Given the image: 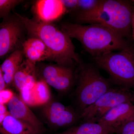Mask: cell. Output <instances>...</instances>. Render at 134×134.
I'll list each match as a JSON object with an SVG mask.
<instances>
[{
    "mask_svg": "<svg viewBox=\"0 0 134 134\" xmlns=\"http://www.w3.org/2000/svg\"><path fill=\"white\" fill-rule=\"evenodd\" d=\"M61 30L70 38L79 41L93 58L108 52L122 50L131 45L128 40L102 25L67 23L62 25Z\"/></svg>",
    "mask_w": 134,
    "mask_h": 134,
    "instance_id": "1",
    "label": "cell"
},
{
    "mask_svg": "<svg viewBox=\"0 0 134 134\" xmlns=\"http://www.w3.org/2000/svg\"><path fill=\"white\" fill-rule=\"evenodd\" d=\"M23 23L31 37L41 40L48 48L53 60L58 65L70 66L75 63L81 64L71 38L51 23L30 18L15 12Z\"/></svg>",
    "mask_w": 134,
    "mask_h": 134,
    "instance_id": "2",
    "label": "cell"
},
{
    "mask_svg": "<svg viewBox=\"0 0 134 134\" xmlns=\"http://www.w3.org/2000/svg\"><path fill=\"white\" fill-rule=\"evenodd\" d=\"M134 12L132 1L102 0L92 10L76 12L80 24L102 25L114 31L127 40L132 38V22Z\"/></svg>",
    "mask_w": 134,
    "mask_h": 134,
    "instance_id": "3",
    "label": "cell"
},
{
    "mask_svg": "<svg viewBox=\"0 0 134 134\" xmlns=\"http://www.w3.org/2000/svg\"><path fill=\"white\" fill-rule=\"evenodd\" d=\"M93 59L98 67L108 73L110 81L122 88H134L133 46Z\"/></svg>",
    "mask_w": 134,
    "mask_h": 134,
    "instance_id": "4",
    "label": "cell"
},
{
    "mask_svg": "<svg viewBox=\"0 0 134 134\" xmlns=\"http://www.w3.org/2000/svg\"><path fill=\"white\" fill-rule=\"evenodd\" d=\"M111 88L110 81L92 64H80L76 93L82 111Z\"/></svg>",
    "mask_w": 134,
    "mask_h": 134,
    "instance_id": "5",
    "label": "cell"
},
{
    "mask_svg": "<svg viewBox=\"0 0 134 134\" xmlns=\"http://www.w3.org/2000/svg\"><path fill=\"white\" fill-rule=\"evenodd\" d=\"M134 93L129 89L111 88L98 98L95 103L82 111L81 117L85 122H98L111 109L121 103L132 102Z\"/></svg>",
    "mask_w": 134,
    "mask_h": 134,
    "instance_id": "6",
    "label": "cell"
},
{
    "mask_svg": "<svg viewBox=\"0 0 134 134\" xmlns=\"http://www.w3.org/2000/svg\"><path fill=\"white\" fill-rule=\"evenodd\" d=\"M25 30L23 23L15 15L5 18L0 25L1 59L16 50Z\"/></svg>",
    "mask_w": 134,
    "mask_h": 134,
    "instance_id": "7",
    "label": "cell"
},
{
    "mask_svg": "<svg viewBox=\"0 0 134 134\" xmlns=\"http://www.w3.org/2000/svg\"><path fill=\"white\" fill-rule=\"evenodd\" d=\"M44 107L43 112L50 125L62 127L73 124L77 116L73 110L58 102L48 103Z\"/></svg>",
    "mask_w": 134,
    "mask_h": 134,
    "instance_id": "8",
    "label": "cell"
},
{
    "mask_svg": "<svg viewBox=\"0 0 134 134\" xmlns=\"http://www.w3.org/2000/svg\"><path fill=\"white\" fill-rule=\"evenodd\" d=\"M8 108L11 115L32 128L38 134H41L43 132L42 122L23 100L21 96L15 94L8 104Z\"/></svg>",
    "mask_w": 134,
    "mask_h": 134,
    "instance_id": "9",
    "label": "cell"
},
{
    "mask_svg": "<svg viewBox=\"0 0 134 134\" xmlns=\"http://www.w3.org/2000/svg\"><path fill=\"white\" fill-rule=\"evenodd\" d=\"M133 118L134 104L132 102H127L115 106L98 122L113 128L117 131L123 124Z\"/></svg>",
    "mask_w": 134,
    "mask_h": 134,
    "instance_id": "10",
    "label": "cell"
},
{
    "mask_svg": "<svg viewBox=\"0 0 134 134\" xmlns=\"http://www.w3.org/2000/svg\"><path fill=\"white\" fill-rule=\"evenodd\" d=\"M34 10L36 19L51 23L67 13L62 0L38 1L34 4Z\"/></svg>",
    "mask_w": 134,
    "mask_h": 134,
    "instance_id": "11",
    "label": "cell"
},
{
    "mask_svg": "<svg viewBox=\"0 0 134 134\" xmlns=\"http://www.w3.org/2000/svg\"><path fill=\"white\" fill-rule=\"evenodd\" d=\"M22 47L26 60L34 65L39 62L53 60L50 50L44 43L37 38L31 37L24 41Z\"/></svg>",
    "mask_w": 134,
    "mask_h": 134,
    "instance_id": "12",
    "label": "cell"
},
{
    "mask_svg": "<svg viewBox=\"0 0 134 134\" xmlns=\"http://www.w3.org/2000/svg\"><path fill=\"white\" fill-rule=\"evenodd\" d=\"M35 65L27 60L24 61L15 74L13 83L20 92L25 86L34 85L37 82Z\"/></svg>",
    "mask_w": 134,
    "mask_h": 134,
    "instance_id": "13",
    "label": "cell"
},
{
    "mask_svg": "<svg viewBox=\"0 0 134 134\" xmlns=\"http://www.w3.org/2000/svg\"><path fill=\"white\" fill-rule=\"evenodd\" d=\"M24 56L23 50L17 49L11 53L1 65L0 70L3 73L7 85L13 82L15 74L23 62Z\"/></svg>",
    "mask_w": 134,
    "mask_h": 134,
    "instance_id": "14",
    "label": "cell"
},
{
    "mask_svg": "<svg viewBox=\"0 0 134 134\" xmlns=\"http://www.w3.org/2000/svg\"><path fill=\"white\" fill-rule=\"evenodd\" d=\"M0 133L1 134H38L10 113L0 124Z\"/></svg>",
    "mask_w": 134,
    "mask_h": 134,
    "instance_id": "15",
    "label": "cell"
},
{
    "mask_svg": "<svg viewBox=\"0 0 134 134\" xmlns=\"http://www.w3.org/2000/svg\"><path fill=\"white\" fill-rule=\"evenodd\" d=\"M116 133L113 128L98 122H85L59 134H112Z\"/></svg>",
    "mask_w": 134,
    "mask_h": 134,
    "instance_id": "16",
    "label": "cell"
},
{
    "mask_svg": "<svg viewBox=\"0 0 134 134\" xmlns=\"http://www.w3.org/2000/svg\"><path fill=\"white\" fill-rule=\"evenodd\" d=\"M74 79V71L68 66L62 73L55 78L50 86L59 91H66L72 86Z\"/></svg>",
    "mask_w": 134,
    "mask_h": 134,
    "instance_id": "17",
    "label": "cell"
},
{
    "mask_svg": "<svg viewBox=\"0 0 134 134\" xmlns=\"http://www.w3.org/2000/svg\"><path fill=\"white\" fill-rule=\"evenodd\" d=\"M49 85L44 79L37 81L34 87V98L36 106L45 105L49 103L50 93Z\"/></svg>",
    "mask_w": 134,
    "mask_h": 134,
    "instance_id": "18",
    "label": "cell"
},
{
    "mask_svg": "<svg viewBox=\"0 0 134 134\" xmlns=\"http://www.w3.org/2000/svg\"><path fill=\"white\" fill-rule=\"evenodd\" d=\"M67 67L60 65L46 66L43 71V79L48 85H50L53 81L65 70Z\"/></svg>",
    "mask_w": 134,
    "mask_h": 134,
    "instance_id": "19",
    "label": "cell"
},
{
    "mask_svg": "<svg viewBox=\"0 0 134 134\" xmlns=\"http://www.w3.org/2000/svg\"><path fill=\"white\" fill-rule=\"evenodd\" d=\"M23 1L21 0H0L1 18L8 17L11 10Z\"/></svg>",
    "mask_w": 134,
    "mask_h": 134,
    "instance_id": "20",
    "label": "cell"
},
{
    "mask_svg": "<svg viewBox=\"0 0 134 134\" xmlns=\"http://www.w3.org/2000/svg\"><path fill=\"white\" fill-rule=\"evenodd\" d=\"M102 0H78L76 12H85L92 10L97 8Z\"/></svg>",
    "mask_w": 134,
    "mask_h": 134,
    "instance_id": "21",
    "label": "cell"
},
{
    "mask_svg": "<svg viewBox=\"0 0 134 134\" xmlns=\"http://www.w3.org/2000/svg\"><path fill=\"white\" fill-rule=\"evenodd\" d=\"M116 133L119 134H134V118L120 127Z\"/></svg>",
    "mask_w": 134,
    "mask_h": 134,
    "instance_id": "22",
    "label": "cell"
},
{
    "mask_svg": "<svg viewBox=\"0 0 134 134\" xmlns=\"http://www.w3.org/2000/svg\"><path fill=\"white\" fill-rule=\"evenodd\" d=\"M14 95L12 91L8 89L0 91V104L8 105Z\"/></svg>",
    "mask_w": 134,
    "mask_h": 134,
    "instance_id": "23",
    "label": "cell"
},
{
    "mask_svg": "<svg viewBox=\"0 0 134 134\" xmlns=\"http://www.w3.org/2000/svg\"><path fill=\"white\" fill-rule=\"evenodd\" d=\"M62 2L67 13L76 12L77 10L78 0H62Z\"/></svg>",
    "mask_w": 134,
    "mask_h": 134,
    "instance_id": "24",
    "label": "cell"
},
{
    "mask_svg": "<svg viewBox=\"0 0 134 134\" xmlns=\"http://www.w3.org/2000/svg\"><path fill=\"white\" fill-rule=\"evenodd\" d=\"M9 113L6 105L0 104V124Z\"/></svg>",
    "mask_w": 134,
    "mask_h": 134,
    "instance_id": "25",
    "label": "cell"
},
{
    "mask_svg": "<svg viewBox=\"0 0 134 134\" xmlns=\"http://www.w3.org/2000/svg\"><path fill=\"white\" fill-rule=\"evenodd\" d=\"M7 85L3 76V73L2 70H0V91L6 89Z\"/></svg>",
    "mask_w": 134,
    "mask_h": 134,
    "instance_id": "26",
    "label": "cell"
},
{
    "mask_svg": "<svg viewBox=\"0 0 134 134\" xmlns=\"http://www.w3.org/2000/svg\"><path fill=\"white\" fill-rule=\"evenodd\" d=\"M132 39L134 41V12L132 18Z\"/></svg>",
    "mask_w": 134,
    "mask_h": 134,
    "instance_id": "27",
    "label": "cell"
},
{
    "mask_svg": "<svg viewBox=\"0 0 134 134\" xmlns=\"http://www.w3.org/2000/svg\"><path fill=\"white\" fill-rule=\"evenodd\" d=\"M132 103L134 104V96H133V100H132Z\"/></svg>",
    "mask_w": 134,
    "mask_h": 134,
    "instance_id": "28",
    "label": "cell"
},
{
    "mask_svg": "<svg viewBox=\"0 0 134 134\" xmlns=\"http://www.w3.org/2000/svg\"><path fill=\"white\" fill-rule=\"evenodd\" d=\"M132 1L133 2V3H134V1Z\"/></svg>",
    "mask_w": 134,
    "mask_h": 134,
    "instance_id": "29",
    "label": "cell"
}]
</instances>
